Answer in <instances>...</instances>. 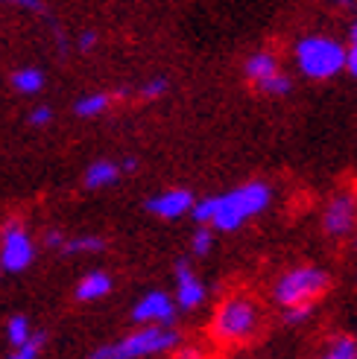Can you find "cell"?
I'll list each match as a JSON object with an SVG mask.
<instances>
[{"mask_svg": "<svg viewBox=\"0 0 357 359\" xmlns=\"http://www.w3.org/2000/svg\"><path fill=\"white\" fill-rule=\"evenodd\" d=\"M273 193L261 182H249L243 187L228 190L226 196H211V199L193 202L190 213L200 225H214L217 231H238L246 219L258 217V213L270 205Z\"/></svg>", "mask_w": 357, "mask_h": 359, "instance_id": "cell-1", "label": "cell"}, {"mask_svg": "<svg viewBox=\"0 0 357 359\" xmlns=\"http://www.w3.org/2000/svg\"><path fill=\"white\" fill-rule=\"evenodd\" d=\"M296 65L311 79H331L346 67V47L325 35H311L296 44Z\"/></svg>", "mask_w": 357, "mask_h": 359, "instance_id": "cell-2", "label": "cell"}, {"mask_svg": "<svg viewBox=\"0 0 357 359\" xmlns=\"http://www.w3.org/2000/svg\"><path fill=\"white\" fill-rule=\"evenodd\" d=\"M178 345V333L170 327H144L135 330L115 345H103L91 353V359H141L150 353H164Z\"/></svg>", "mask_w": 357, "mask_h": 359, "instance_id": "cell-3", "label": "cell"}, {"mask_svg": "<svg viewBox=\"0 0 357 359\" xmlns=\"http://www.w3.org/2000/svg\"><path fill=\"white\" fill-rule=\"evenodd\" d=\"M258 330V307L249 298H228L211 321V336L223 345L243 342Z\"/></svg>", "mask_w": 357, "mask_h": 359, "instance_id": "cell-4", "label": "cell"}, {"mask_svg": "<svg viewBox=\"0 0 357 359\" xmlns=\"http://www.w3.org/2000/svg\"><path fill=\"white\" fill-rule=\"evenodd\" d=\"M325 290H328V275L323 272V269L301 266V269H293V272L278 278V283H275V301L281 304L284 310H293V307L313 304Z\"/></svg>", "mask_w": 357, "mask_h": 359, "instance_id": "cell-5", "label": "cell"}, {"mask_svg": "<svg viewBox=\"0 0 357 359\" xmlns=\"http://www.w3.org/2000/svg\"><path fill=\"white\" fill-rule=\"evenodd\" d=\"M35 248L32 240L24 231L21 222H9L0 234V269H9V272H24L32 263Z\"/></svg>", "mask_w": 357, "mask_h": 359, "instance_id": "cell-6", "label": "cell"}, {"mask_svg": "<svg viewBox=\"0 0 357 359\" xmlns=\"http://www.w3.org/2000/svg\"><path fill=\"white\" fill-rule=\"evenodd\" d=\"M173 316H176L173 298L164 295V292L144 295L135 304V310H132V318L141 321V325H147V327H164V325H170V321H173Z\"/></svg>", "mask_w": 357, "mask_h": 359, "instance_id": "cell-7", "label": "cell"}, {"mask_svg": "<svg viewBox=\"0 0 357 359\" xmlns=\"http://www.w3.org/2000/svg\"><path fill=\"white\" fill-rule=\"evenodd\" d=\"M354 222H357V199L349 193L334 196L331 205L325 208V219H323L325 231L331 237H343L354 228Z\"/></svg>", "mask_w": 357, "mask_h": 359, "instance_id": "cell-8", "label": "cell"}, {"mask_svg": "<svg viewBox=\"0 0 357 359\" xmlns=\"http://www.w3.org/2000/svg\"><path fill=\"white\" fill-rule=\"evenodd\" d=\"M190 208H193L190 190H164V193L152 196V199H147V210L162 219H178V217H185V213H190Z\"/></svg>", "mask_w": 357, "mask_h": 359, "instance_id": "cell-9", "label": "cell"}, {"mask_svg": "<svg viewBox=\"0 0 357 359\" xmlns=\"http://www.w3.org/2000/svg\"><path fill=\"white\" fill-rule=\"evenodd\" d=\"M202 298H205V290H202L200 278L190 272L188 263H178L176 266V304L182 310H193L202 304Z\"/></svg>", "mask_w": 357, "mask_h": 359, "instance_id": "cell-10", "label": "cell"}, {"mask_svg": "<svg viewBox=\"0 0 357 359\" xmlns=\"http://www.w3.org/2000/svg\"><path fill=\"white\" fill-rule=\"evenodd\" d=\"M243 70H246L249 82H252L255 88L266 85V82H270L273 76H278V74H281V67H278L275 56H273V53H266V50H258V53H252V56L246 59Z\"/></svg>", "mask_w": 357, "mask_h": 359, "instance_id": "cell-11", "label": "cell"}, {"mask_svg": "<svg viewBox=\"0 0 357 359\" xmlns=\"http://www.w3.org/2000/svg\"><path fill=\"white\" fill-rule=\"evenodd\" d=\"M109 290H112V278L105 272H91L77 283V301H97L109 295Z\"/></svg>", "mask_w": 357, "mask_h": 359, "instance_id": "cell-12", "label": "cell"}, {"mask_svg": "<svg viewBox=\"0 0 357 359\" xmlns=\"http://www.w3.org/2000/svg\"><path fill=\"white\" fill-rule=\"evenodd\" d=\"M117 178H120V167L117 164H112V161H97V164H91L85 170V187L103 190V187L115 184Z\"/></svg>", "mask_w": 357, "mask_h": 359, "instance_id": "cell-13", "label": "cell"}, {"mask_svg": "<svg viewBox=\"0 0 357 359\" xmlns=\"http://www.w3.org/2000/svg\"><path fill=\"white\" fill-rule=\"evenodd\" d=\"M12 85H15V91H21V94H39L44 88V74L39 67H21V70H15Z\"/></svg>", "mask_w": 357, "mask_h": 359, "instance_id": "cell-14", "label": "cell"}, {"mask_svg": "<svg viewBox=\"0 0 357 359\" xmlns=\"http://www.w3.org/2000/svg\"><path fill=\"white\" fill-rule=\"evenodd\" d=\"M109 94H88V97H79L77 100V105H74V111L79 114V117H97V114H103L105 109H109Z\"/></svg>", "mask_w": 357, "mask_h": 359, "instance_id": "cell-15", "label": "cell"}, {"mask_svg": "<svg viewBox=\"0 0 357 359\" xmlns=\"http://www.w3.org/2000/svg\"><path fill=\"white\" fill-rule=\"evenodd\" d=\"M103 240L100 237H77V240H65L62 251L65 255H85V251H103Z\"/></svg>", "mask_w": 357, "mask_h": 359, "instance_id": "cell-16", "label": "cell"}, {"mask_svg": "<svg viewBox=\"0 0 357 359\" xmlns=\"http://www.w3.org/2000/svg\"><path fill=\"white\" fill-rule=\"evenodd\" d=\"M6 333H9V342H12L15 348H21L27 339L32 336L30 321H27L24 316H12V318H9V325H6Z\"/></svg>", "mask_w": 357, "mask_h": 359, "instance_id": "cell-17", "label": "cell"}, {"mask_svg": "<svg viewBox=\"0 0 357 359\" xmlns=\"http://www.w3.org/2000/svg\"><path fill=\"white\" fill-rule=\"evenodd\" d=\"M41 345H44V333H32V336L27 339V342H24L21 348H15L12 359H39Z\"/></svg>", "mask_w": 357, "mask_h": 359, "instance_id": "cell-18", "label": "cell"}, {"mask_svg": "<svg viewBox=\"0 0 357 359\" xmlns=\"http://www.w3.org/2000/svg\"><path fill=\"white\" fill-rule=\"evenodd\" d=\"M167 79L164 76H155V79H150V82H144V85H141V97H144V100H158V97H164L167 94Z\"/></svg>", "mask_w": 357, "mask_h": 359, "instance_id": "cell-19", "label": "cell"}, {"mask_svg": "<svg viewBox=\"0 0 357 359\" xmlns=\"http://www.w3.org/2000/svg\"><path fill=\"white\" fill-rule=\"evenodd\" d=\"M211 240H214V234H211V228H205V225H200L196 228V234H193V255L196 257H205L208 251H211Z\"/></svg>", "mask_w": 357, "mask_h": 359, "instance_id": "cell-20", "label": "cell"}, {"mask_svg": "<svg viewBox=\"0 0 357 359\" xmlns=\"http://www.w3.org/2000/svg\"><path fill=\"white\" fill-rule=\"evenodd\" d=\"M325 359H357V345L351 339H337Z\"/></svg>", "mask_w": 357, "mask_h": 359, "instance_id": "cell-21", "label": "cell"}, {"mask_svg": "<svg viewBox=\"0 0 357 359\" xmlns=\"http://www.w3.org/2000/svg\"><path fill=\"white\" fill-rule=\"evenodd\" d=\"M53 120V111L47 109V105H39V109L30 111V126H47Z\"/></svg>", "mask_w": 357, "mask_h": 359, "instance_id": "cell-22", "label": "cell"}, {"mask_svg": "<svg viewBox=\"0 0 357 359\" xmlns=\"http://www.w3.org/2000/svg\"><path fill=\"white\" fill-rule=\"evenodd\" d=\"M311 313H313V304H305V307H293V310H287V313H284V318H287L290 325H296V321H305Z\"/></svg>", "mask_w": 357, "mask_h": 359, "instance_id": "cell-23", "label": "cell"}, {"mask_svg": "<svg viewBox=\"0 0 357 359\" xmlns=\"http://www.w3.org/2000/svg\"><path fill=\"white\" fill-rule=\"evenodd\" d=\"M346 67H349V74L357 79V41H351V47L346 50Z\"/></svg>", "mask_w": 357, "mask_h": 359, "instance_id": "cell-24", "label": "cell"}, {"mask_svg": "<svg viewBox=\"0 0 357 359\" xmlns=\"http://www.w3.org/2000/svg\"><path fill=\"white\" fill-rule=\"evenodd\" d=\"M77 44H79V50H91V47L97 44V32H94V29H85V32L79 35Z\"/></svg>", "mask_w": 357, "mask_h": 359, "instance_id": "cell-25", "label": "cell"}, {"mask_svg": "<svg viewBox=\"0 0 357 359\" xmlns=\"http://www.w3.org/2000/svg\"><path fill=\"white\" fill-rule=\"evenodd\" d=\"M176 359H202V351L200 348H178Z\"/></svg>", "mask_w": 357, "mask_h": 359, "instance_id": "cell-26", "label": "cell"}, {"mask_svg": "<svg viewBox=\"0 0 357 359\" xmlns=\"http://www.w3.org/2000/svg\"><path fill=\"white\" fill-rule=\"evenodd\" d=\"M44 243H47V245H53V248H62L65 237L59 234V231H47V237H44Z\"/></svg>", "mask_w": 357, "mask_h": 359, "instance_id": "cell-27", "label": "cell"}, {"mask_svg": "<svg viewBox=\"0 0 357 359\" xmlns=\"http://www.w3.org/2000/svg\"><path fill=\"white\" fill-rule=\"evenodd\" d=\"M354 41H357V24H354Z\"/></svg>", "mask_w": 357, "mask_h": 359, "instance_id": "cell-28", "label": "cell"}, {"mask_svg": "<svg viewBox=\"0 0 357 359\" xmlns=\"http://www.w3.org/2000/svg\"><path fill=\"white\" fill-rule=\"evenodd\" d=\"M0 272H4V269H0Z\"/></svg>", "mask_w": 357, "mask_h": 359, "instance_id": "cell-29", "label": "cell"}]
</instances>
